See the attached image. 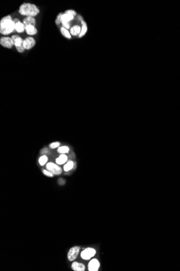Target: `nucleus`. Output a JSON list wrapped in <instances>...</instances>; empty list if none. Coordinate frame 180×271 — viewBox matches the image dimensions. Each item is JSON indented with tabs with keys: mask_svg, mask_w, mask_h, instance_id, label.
I'll return each mask as SVG.
<instances>
[{
	"mask_svg": "<svg viewBox=\"0 0 180 271\" xmlns=\"http://www.w3.org/2000/svg\"><path fill=\"white\" fill-rule=\"evenodd\" d=\"M15 31V24L12 16H4L0 21V34L4 36L10 35Z\"/></svg>",
	"mask_w": 180,
	"mask_h": 271,
	"instance_id": "nucleus-1",
	"label": "nucleus"
},
{
	"mask_svg": "<svg viewBox=\"0 0 180 271\" xmlns=\"http://www.w3.org/2000/svg\"><path fill=\"white\" fill-rule=\"evenodd\" d=\"M19 13L22 16L34 17L40 13V10L35 4L24 2L20 5L19 7Z\"/></svg>",
	"mask_w": 180,
	"mask_h": 271,
	"instance_id": "nucleus-2",
	"label": "nucleus"
},
{
	"mask_svg": "<svg viewBox=\"0 0 180 271\" xmlns=\"http://www.w3.org/2000/svg\"><path fill=\"white\" fill-rule=\"evenodd\" d=\"M0 44L7 49H12L14 46V42L11 37L3 36L0 38Z\"/></svg>",
	"mask_w": 180,
	"mask_h": 271,
	"instance_id": "nucleus-3",
	"label": "nucleus"
},
{
	"mask_svg": "<svg viewBox=\"0 0 180 271\" xmlns=\"http://www.w3.org/2000/svg\"><path fill=\"white\" fill-rule=\"evenodd\" d=\"M46 168L48 171L51 172L53 174L56 175L60 174L62 172V168L53 162L48 163L46 166Z\"/></svg>",
	"mask_w": 180,
	"mask_h": 271,
	"instance_id": "nucleus-4",
	"label": "nucleus"
},
{
	"mask_svg": "<svg viewBox=\"0 0 180 271\" xmlns=\"http://www.w3.org/2000/svg\"><path fill=\"white\" fill-rule=\"evenodd\" d=\"M96 254V251L93 248H87L83 250L81 254V258L84 260H90Z\"/></svg>",
	"mask_w": 180,
	"mask_h": 271,
	"instance_id": "nucleus-5",
	"label": "nucleus"
},
{
	"mask_svg": "<svg viewBox=\"0 0 180 271\" xmlns=\"http://www.w3.org/2000/svg\"><path fill=\"white\" fill-rule=\"evenodd\" d=\"M36 44V42L34 38L32 36H28L24 39L23 46L25 50H29L34 48Z\"/></svg>",
	"mask_w": 180,
	"mask_h": 271,
	"instance_id": "nucleus-6",
	"label": "nucleus"
},
{
	"mask_svg": "<svg viewBox=\"0 0 180 271\" xmlns=\"http://www.w3.org/2000/svg\"><path fill=\"white\" fill-rule=\"evenodd\" d=\"M80 249V247L78 246H75L70 248L68 253V260H70V262H73L75 259H76L79 253Z\"/></svg>",
	"mask_w": 180,
	"mask_h": 271,
	"instance_id": "nucleus-7",
	"label": "nucleus"
},
{
	"mask_svg": "<svg viewBox=\"0 0 180 271\" xmlns=\"http://www.w3.org/2000/svg\"><path fill=\"white\" fill-rule=\"evenodd\" d=\"M15 24V31L18 33H23L25 31V26L23 22H21L19 19L15 18L13 20Z\"/></svg>",
	"mask_w": 180,
	"mask_h": 271,
	"instance_id": "nucleus-8",
	"label": "nucleus"
},
{
	"mask_svg": "<svg viewBox=\"0 0 180 271\" xmlns=\"http://www.w3.org/2000/svg\"><path fill=\"white\" fill-rule=\"evenodd\" d=\"M75 19V16L71 14H68V13H63L62 15L60 17V23L61 25L66 24V23H71L72 21H73Z\"/></svg>",
	"mask_w": 180,
	"mask_h": 271,
	"instance_id": "nucleus-9",
	"label": "nucleus"
},
{
	"mask_svg": "<svg viewBox=\"0 0 180 271\" xmlns=\"http://www.w3.org/2000/svg\"><path fill=\"white\" fill-rule=\"evenodd\" d=\"M100 267V262L96 259H93L90 261L88 265V270L90 271H98Z\"/></svg>",
	"mask_w": 180,
	"mask_h": 271,
	"instance_id": "nucleus-10",
	"label": "nucleus"
},
{
	"mask_svg": "<svg viewBox=\"0 0 180 271\" xmlns=\"http://www.w3.org/2000/svg\"><path fill=\"white\" fill-rule=\"evenodd\" d=\"M81 28H82V26L81 27V25H72L71 28L70 29V33L71 35L72 36L78 37L79 35L81 34Z\"/></svg>",
	"mask_w": 180,
	"mask_h": 271,
	"instance_id": "nucleus-11",
	"label": "nucleus"
},
{
	"mask_svg": "<svg viewBox=\"0 0 180 271\" xmlns=\"http://www.w3.org/2000/svg\"><path fill=\"white\" fill-rule=\"evenodd\" d=\"M25 31L27 34L29 36H34L38 33L37 29L36 26L33 25H26Z\"/></svg>",
	"mask_w": 180,
	"mask_h": 271,
	"instance_id": "nucleus-12",
	"label": "nucleus"
},
{
	"mask_svg": "<svg viewBox=\"0 0 180 271\" xmlns=\"http://www.w3.org/2000/svg\"><path fill=\"white\" fill-rule=\"evenodd\" d=\"M11 38L14 42V46L15 48L23 46V44L24 40L21 36L18 35H13Z\"/></svg>",
	"mask_w": 180,
	"mask_h": 271,
	"instance_id": "nucleus-13",
	"label": "nucleus"
},
{
	"mask_svg": "<svg viewBox=\"0 0 180 271\" xmlns=\"http://www.w3.org/2000/svg\"><path fill=\"white\" fill-rule=\"evenodd\" d=\"M71 268L75 271H84L85 266L80 262H73L71 265Z\"/></svg>",
	"mask_w": 180,
	"mask_h": 271,
	"instance_id": "nucleus-14",
	"label": "nucleus"
},
{
	"mask_svg": "<svg viewBox=\"0 0 180 271\" xmlns=\"http://www.w3.org/2000/svg\"><path fill=\"white\" fill-rule=\"evenodd\" d=\"M23 23L26 25H33L36 26V20L34 17H25L23 20Z\"/></svg>",
	"mask_w": 180,
	"mask_h": 271,
	"instance_id": "nucleus-15",
	"label": "nucleus"
},
{
	"mask_svg": "<svg viewBox=\"0 0 180 271\" xmlns=\"http://www.w3.org/2000/svg\"><path fill=\"white\" fill-rule=\"evenodd\" d=\"M81 26H82L81 31V34L79 35V36L78 37V38H83L84 35L86 34V33H87V29H88L87 23H86V22H85V21H83L81 22Z\"/></svg>",
	"mask_w": 180,
	"mask_h": 271,
	"instance_id": "nucleus-16",
	"label": "nucleus"
},
{
	"mask_svg": "<svg viewBox=\"0 0 180 271\" xmlns=\"http://www.w3.org/2000/svg\"><path fill=\"white\" fill-rule=\"evenodd\" d=\"M60 31L61 34L64 38L67 39H68V40L71 39V35L70 34V31H68V30L66 29V28L63 27H61L60 28Z\"/></svg>",
	"mask_w": 180,
	"mask_h": 271,
	"instance_id": "nucleus-17",
	"label": "nucleus"
},
{
	"mask_svg": "<svg viewBox=\"0 0 180 271\" xmlns=\"http://www.w3.org/2000/svg\"><path fill=\"white\" fill-rule=\"evenodd\" d=\"M68 161V156L64 154H62L56 159V162L58 165H63Z\"/></svg>",
	"mask_w": 180,
	"mask_h": 271,
	"instance_id": "nucleus-18",
	"label": "nucleus"
},
{
	"mask_svg": "<svg viewBox=\"0 0 180 271\" xmlns=\"http://www.w3.org/2000/svg\"><path fill=\"white\" fill-rule=\"evenodd\" d=\"M74 166V163L73 161L69 160L67 163L64 166V170L65 171H70L72 168H73Z\"/></svg>",
	"mask_w": 180,
	"mask_h": 271,
	"instance_id": "nucleus-19",
	"label": "nucleus"
},
{
	"mask_svg": "<svg viewBox=\"0 0 180 271\" xmlns=\"http://www.w3.org/2000/svg\"><path fill=\"white\" fill-rule=\"evenodd\" d=\"M69 147L67 146H62L58 148L57 150V152L59 153H62V154H65V153H68L69 152Z\"/></svg>",
	"mask_w": 180,
	"mask_h": 271,
	"instance_id": "nucleus-20",
	"label": "nucleus"
},
{
	"mask_svg": "<svg viewBox=\"0 0 180 271\" xmlns=\"http://www.w3.org/2000/svg\"><path fill=\"white\" fill-rule=\"evenodd\" d=\"M48 159L47 156L45 155L41 156L39 159V163H40V165L42 166L44 165L48 161Z\"/></svg>",
	"mask_w": 180,
	"mask_h": 271,
	"instance_id": "nucleus-21",
	"label": "nucleus"
},
{
	"mask_svg": "<svg viewBox=\"0 0 180 271\" xmlns=\"http://www.w3.org/2000/svg\"><path fill=\"white\" fill-rule=\"evenodd\" d=\"M63 13H60L58 14V15L57 16V17H56V19L55 20V23H56V25H57L58 27H59L60 25H61V23H60V17L62 15Z\"/></svg>",
	"mask_w": 180,
	"mask_h": 271,
	"instance_id": "nucleus-22",
	"label": "nucleus"
},
{
	"mask_svg": "<svg viewBox=\"0 0 180 271\" xmlns=\"http://www.w3.org/2000/svg\"><path fill=\"white\" fill-rule=\"evenodd\" d=\"M65 13H68V14H71L72 15L74 16H77V12L75 11V10L73 9H68L66 10H65Z\"/></svg>",
	"mask_w": 180,
	"mask_h": 271,
	"instance_id": "nucleus-23",
	"label": "nucleus"
},
{
	"mask_svg": "<svg viewBox=\"0 0 180 271\" xmlns=\"http://www.w3.org/2000/svg\"><path fill=\"white\" fill-rule=\"evenodd\" d=\"M59 145H60V143H59V142H53V143H51L49 147H50V148L53 149V148H55L59 147Z\"/></svg>",
	"mask_w": 180,
	"mask_h": 271,
	"instance_id": "nucleus-24",
	"label": "nucleus"
},
{
	"mask_svg": "<svg viewBox=\"0 0 180 271\" xmlns=\"http://www.w3.org/2000/svg\"><path fill=\"white\" fill-rule=\"evenodd\" d=\"M43 173L44 174L46 175L47 177H53V174H52L50 171H48V170L43 169Z\"/></svg>",
	"mask_w": 180,
	"mask_h": 271,
	"instance_id": "nucleus-25",
	"label": "nucleus"
},
{
	"mask_svg": "<svg viewBox=\"0 0 180 271\" xmlns=\"http://www.w3.org/2000/svg\"><path fill=\"white\" fill-rule=\"evenodd\" d=\"M77 17L78 20L80 22H82V21H84V18H83V17L81 15H80V14L77 15Z\"/></svg>",
	"mask_w": 180,
	"mask_h": 271,
	"instance_id": "nucleus-26",
	"label": "nucleus"
},
{
	"mask_svg": "<svg viewBox=\"0 0 180 271\" xmlns=\"http://www.w3.org/2000/svg\"><path fill=\"white\" fill-rule=\"evenodd\" d=\"M48 152H49V150H48V148H44L40 151V154H46V153H48Z\"/></svg>",
	"mask_w": 180,
	"mask_h": 271,
	"instance_id": "nucleus-27",
	"label": "nucleus"
}]
</instances>
